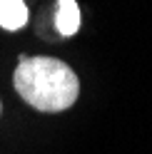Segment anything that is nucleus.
Returning <instances> with one entry per match:
<instances>
[{"mask_svg":"<svg viewBox=\"0 0 152 154\" xmlns=\"http://www.w3.org/2000/svg\"><path fill=\"white\" fill-rule=\"evenodd\" d=\"M17 94L40 112H62L75 104L80 80L65 62L55 57H20L15 70Z\"/></svg>","mask_w":152,"mask_h":154,"instance_id":"obj_1","label":"nucleus"},{"mask_svg":"<svg viewBox=\"0 0 152 154\" xmlns=\"http://www.w3.org/2000/svg\"><path fill=\"white\" fill-rule=\"evenodd\" d=\"M55 25L60 35H75L80 27V8L75 0H58V13H55Z\"/></svg>","mask_w":152,"mask_h":154,"instance_id":"obj_2","label":"nucleus"},{"mask_svg":"<svg viewBox=\"0 0 152 154\" xmlns=\"http://www.w3.org/2000/svg\"><path fill=\"white\" fill-rule=\"evenodd\" d=\"M27 23V8L23 0H0V27L20 30Z\"/></svg>","mask_w":152,"mask_h":154,"instance_id":"obj_3","label":"nucleus"}]
</instances>
